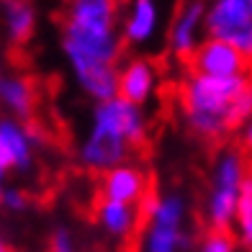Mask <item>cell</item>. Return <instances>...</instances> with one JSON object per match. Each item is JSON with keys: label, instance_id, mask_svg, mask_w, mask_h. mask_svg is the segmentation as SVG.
Listing matches in <instances>:
<instances>
[{"label": "cell", "instance_id": "1", "mask_svg": "<svg viewBox=\"0 0 252 252\" xmlns=\"http://www.w3.org/2000/svg\"><path fill=\"white\" fill-rule=\"evenodd\" d=\"M121 0H64L60 49L72 83L93 103L116 95Z\"/></svg>", "mask_w": 252, "mask_h": 252}, {"label": "cell", "instance_id": "2", "mask_svg": "<svg viewBox=\"0 0 252 252\" xmlns=\"http://www.w3.org/2000/svg\"><path fill=\"white\" fill-rule=\"evenodd\" d=\"M180 116L198 139H221L252 119V75L209 77L188 72L178 90Z\"/></svg>", "mask_w": 252, "mask_h": 252}, {"label": "cell", "instance_id": "3", "mask_svg": "<svg viewBox=\"0 0 252 252\" xmlns=\"http://www.w3.org/2000/svg\"><path fill=\"white\" fill-rule=\"evenodd\" d=\"M139 252H188L190 234V201L180 190H162L147 196L142 203Z\"/></svg>", "mask_w": 252, "mask_h": 252}, {"label": "cell", "instance_id": "4", "mask_svg": "<svg viewBox=\"0 0 252 252\" xmlns=\"http://www.w3.org/2000/svg\"><path fill=\"white\" fill-rule=\"evenodd\" d=\"M250 170L247 155L237 147H224L214 157L211 173H209V188L203 198V221L209 229H232L237 216V198L242 180Z\"/></svg>", "mask_w": 252, "mask_h": 252}, {"label": "cell", "instance_id": "5", "mask_svg": "<svg viewBox=\"0 0 252 252\" xmlns=\"http://www.w3.org/2000/svg\"><path fill=\"white\" fill-rule=\"evenodd\" d=\"M206 36L224 39L252 64V0H206Z\"/></svg>", "mask_w": 252, "mask_h": 252}, {"label": "cell", "instance_id": "6", "mask_svg": "<svg viewBox=\"0 0 252 252\" xmlns=\"http://www.w3.org/2000/svg\"><path fill=\"white\" fill-rule=\"evenodd\" d=\"M90 126L119 136V139L126 142L131 150H136V147H142L147 142L150 119H147L142 106H134V103L113 95V98L95 103L93 113H90Z\"/></svg>", "mask_w": 252, "mask_h": 252}, {"label": "cell", "instance_id": "7", "mask_svg": "<svg viewBox=\"0 0 252 252\" xmlns=\"http://www.w3.org/2000/svg\"><path fill=\"white\" fill-rule=\"evenodd\" d=\"M44 142L39 129L29 121L13 116H0V170L29 173L36 162V152Z\"/></svg>", "mask_w": 252, "mask_h": 252}, {"label": "cell", "instance_id": "8", "mask_svg": "<svg viewBox=\"0 0 252 252\" xmlns=\"http://www.w3.org/2000/svg\"><path fill=\"white\" fill-rule=\"evenodd\" d=\"M162 31V5L159 0H124L119 8V33L126 47L142 49Z\"/></svg>", "mask_w": 252, "mask_h": 252}, {"label": "cell", "instance_id": "9", "mask_svg": "<svg viewBox=\"0 0 252 252\" xmlns=\"http://www.w3.org/2000/svg\"><path fill=\"white\" fill-rule=\"evenodd\" d=\"M188 64H190V72L209 75V77H239V75H250L252 70V64L232 44L214 36H203L196 52L188 57Z\"/></svg>", "mask_w": 252, "mask_h": 252}, {"label": "cell", "instance_id": "10", "mask_svg": "<svg viewBox=\"0 0 252 252\" xmlns=\"http://www.w3.org/2000/svg\"><path fill=\"white\" fill-rule=\"evenodd\" d=\"M98 196L106 201L142 206L147 201V196H150V173L142 165L126 159V162L100 173Z\"/></svg>", "mask_w": 252, "mask_h": 252}, {"label": "cell", "instance_id": "11", "mask_svg": "<svg viewBox=\"0 0 252 252\" xmlns=\"http://www.w3.org/2000/svg\"><path fill=\"white\" fill-rule=\"evenodd\" d=\"M131 155V147L121 142L119 136H113L103 129H95V126H88L85 136L77 144V162L88 173H106V170L116 167L121 162H126Z\"/></svg>", "mask_w": 252, "mask_h": 252}, {"label": "cell", "instance_id": "12", "mask_svg": "<svg viewBox=\"0 0 252 252\" xmlns=\"http://www.w3.org/2000/svg\"><path fill=\"white\" fill-rule=\"evenodd\" d=\"M159 90V70L147 57H129L119 62L116 70V95L134 103V106H147Z\"/></svg>", "mask_w": 252, "mask_h": 252}, {"label": "cell", "instance_id": "13", "mask_svg": "<svg viewBox=\"0 0 252 252\" xmlns=\"http://www.w3.org/2000/svg\"><path fill=\"white\" fill-rule=\"evenodd\" d=\"M206 0H186L167 29V49L178 60H188L206 36Z\"/></svg>", "mask_w": 252, "mask_h": 252}, {"label": "cell", "instance_id": "14", "mask_svg": "<svg viewBox=\"0 0 252 252\" xmlns=\"http://www.w3.org/2000/svg\"><path fill=\"white\" fill-rule=\"evenodd\" d=\"M39 106V88L33 77L18 70H0V116L31 121Z\"/></svg>", "mask_w": 252, "mask_h": 252}, {"label": "cell", "instance_id": "15", "mask_svg": "<svg viewBox=\"0 0 252 252\" xmlns=\"http://www.w3.org/2000/svg\"><path fill=\"white\" fill-rule=\"evenodd\" d=\"M95 224L116 245H126L139 234L142 226V206L131 203H119V201H106L100 198L95 206Z\"/></svg>", "mask_w": 252, "mask_h": 252}, {"label": "cell", "instance_id": "16", "mask_svg": "<svg viewBox=\"0 0 252 252\" xmlns=\"http://www.w3.org/2000/svg\"><path fill=\"white\" fill-rule=\"evenodd\" d=\"M36 8L31 0H0V31L10 47H24L36 33Z\"/></svg>", "mask_w": 252, "mask_h": 252}, {"label": "cell", "instance_id": "17", "mask_svg": "<svg viewBox=\"0 0 252 252\" xmlns=\"http://www.w3.org/2000/svg\"><path fill=\"white\" fill-rule=\"evenodd\" d=\"M196 252H239V239L232 229H209L198 239Z\"/></svg>", "mask_w": 252, "mask_h": 252}, {"label": "cell", "instance_id": "18", "mask_svg": "<svg viewBox=\"0 0 252 252\" xmlns=\"http://www.w3.org/2000/svg\"><path fill=\"white\" fill-rule=\"evenodd\" d=\"M250 221H252V167L247 170V175H245V180H242V188H239L234 229H237V232H242Z\"/></svg>", "mask_w": 252, "mask_h": 252}, {"label": "cell", "instance_id": "19", "mask_svg": "<svg viewBox=\"0 0 252 252\" xmlns=\"http://www.w3.org/2000/svg\"><path fill=\"white\" fill-rule=\"evenodd\" d=\"M47 252H80V245H77V237L75 232L67 224H57L49 234V245H47Z\"/></svg>", "mask_w": 252, "mask_h": 252}, {"label": "cell", "instance_id": "20", "mask_svg": "<svg viewBox=\"0 0 252 252\" xmlns=\"http://www.w3.org/2000/svg\"><path fill=\"white\" fill-rule=\"evenodd\" d=\"M31 206V198L24 188L18 186H5L3 190V198H0V209L8 211V214H24Z\"/></svg>", "mask_w": 252, "mask_h": 252}, {"label": "cell", "instance_id": "21", "mask_svg": "<svg viewBox=\"0 0 252 252\" xmlns=\"http://www.w3.org/2000/svg\"><path fill=\"white\" fill-rule=\"evenodd\" d=\"M239 136H242L245 150H252V119H247L242 126H239Z\"/></svg>", "mask_w": 252, "mask_h": 252}, {"label": "cell", "instance_id": "22", "mask_svg": "<svg viewBox=\"0 0 252 252\" xmlns=\"http://www.w3.org/2000/svg\"><path fill=\"white\" fill-rule=\"evenodd\" d=\"M237 239H239V245H245L252 252V221L242 229V232H237Z\"/></svg>", "mask_w": 252, "mask_h": 252}, {"label": "cell", "instance_id": "23", "mask_svg": "<svg viewBox=\"0 0 252 252\" xmlns=\"http://www.w3.org/2000/svg\"><path fill=\"white\" fill-rule=\"evenodd\" d=\"M0 252H16V250H13V245H10L8 239H5V234H3V232H0Z\"/></svg>", "mask_w": 252, "mask_h": 252}, {"label": "cell", "instance_id": "24", "mask_svg": "<svg viewBox=\"0 0 252 252\" xmlns=\"http://www.w3.org/2000/svg\"><path fill=\"white\" fill-rule=\"evenodd\" d=\"M5 186H8V183H5V173L0 170V198H3V190H5Z\"/></svg>", "mask_w": 252, "mask_h": 252}, {"label": "cell", "instance_id": "25", "mask_svg": "<svg viewBox=\"0 0 252 252\" xmlns=\"http://www.w3.org/2000/svg\"><path fill=\"white\" fill-rule=\"evenodd\" d=\"M0 70H3V60H0Z\"/></svg>", "mask_w": 252, "mask_h": 252}]
</instances>
